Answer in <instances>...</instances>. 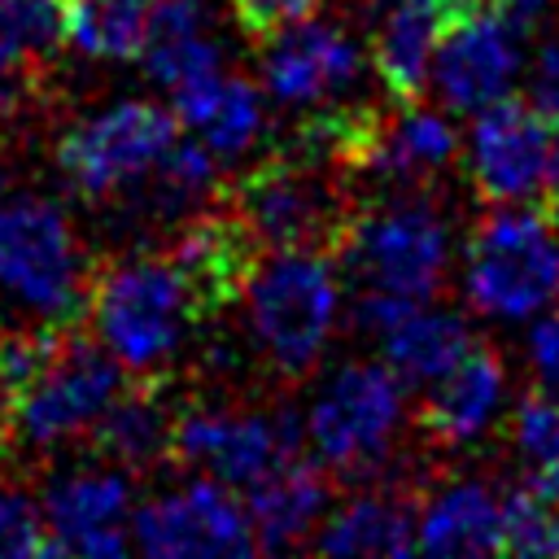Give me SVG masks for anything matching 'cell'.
<instances>
[{
  "instance_id": "obj_1",
  "label": "cell",
  "mask_w": 559,
  "mask_h": 559,
  "mask_svg": "<svg viewBox=\"0 0 559 559\" xmlns=\"http://www.w3.org/2000/svg\"><path fill=\"white\" fill-rule=\"evenodd\" d=\"M218 197L258 231L266 249H319L336 258L358 218L345 175L293 148H275L245 166L236 179L218 183Z\"/></svg>"
},
{
  "instance_id": "obj_2",
  "label": "cell",
  "mask_w": 559,
  "mask_h": 559,
  "mask_svg": "<svg viewBox=\"0 0 559 559\" xmlns=\"http://www.w3.org/2000/svg\"><path fill=\"white\" fill-rule=\"evenodd\" d=\"M87 319L131 376L166 371L183 336L205 323L166 253H135L92 271Z\"/></svg>"
},
{
  "instance_id": "obj_3",
  "label": "cell",
  "mask_w": 559,
  "mask_h": 559,
  "mask_svg": "<svg viewBox=\"0 0 559 559\" xmlns=\"http://www.w3.org/2000/svg\"><path fill=\"white\" fill-rule=\"evenodd\" d=\"M463 293L480 314L528 319L559 301V240L555 223L524 205H498L463 245Z\"/></svg>"
},
{
  "instance_id": "obj_4",
  "label": "cell",
  "mask_w": 559,
  "mask_h": 559,
  "mask_svg": "<svg viewBox=\"0 0 559 559\" xmlns=\"http://www.w3.org/2000/svg\"><path fill=\"white\" fill-rule=\"evenodd\" d=\"M336 271L332 253L319 249H275L258 262L249 280V319L266 362L284 380H301L336 323Z\"/></svg>"
},
{
  "instance_id": "obj_5",
  "label": "cell",
  "mask_w": 559,
  "mask_h": 559,
  "mask_svg": "<svg viewBox=\"0 0 559 559\" xmlns=\"http://www.w3.org/2000/svg\"><path fill=\"white\" fill-rule=\"evenodd\" d=\"M118 389V358L109 349H96L83 323H74L52 349V358L39 367V376L4 406V450H48L79 437L96 424V415L114 402Z\"/></svg>"
},
{
  "instance_id": "obj_6",
  "label": "cell",
  "mask_w": 559,
  "mask_h": 559,
  "mask_svg": "<svg viewBox=\"0 0 559 559\" xmlns=\"http://www.w3.org/2000/svg\"><path fill=\"white\" fill-rule=\"evenodd\" d=\"M0 284L52 323L87 319L92 266L66 210L44 197H17L0 210Z\"/></svg>"
},
{
  "instance_id": "obj_7",
  "label": "cell",
  "mask_w": 559,
  "mask_h": 559,
  "mask_svg": "<svg viewBox=\"0 0 559 559\" xmlns=\"http://www.w3.org/2000/svg\"><path fill=\"white\" fill-rule=\"evenodd\" d=\"M402 419V380L389 362H345L314 397L306 432L323 467L367 480L384 467Z\"/></svg>"
},
{
  "instance_id": "obj_8",
  "label": "cell",
  "mask_w": 559,
  "mask_h": 559,
  "mask_svg": "<svg viewBox=\"0 0 559 559\" xmlns=\"http://www.w3.org/2000/svg\"><path fill=\"white\" fill-rule=\"evenodd\" d=\"M336 258L349 262L362 293H393L406 301H424L441 288L450 240L437 210L397 197L380 210H358L354 231Z\"/></svg>"
},
{
  "instance_id": "obj_9",
  "label": "cell",
  "mask_w": 559,
  "mask_h": 559,
  "mask_svg": "<svg viewBox=\"0 0 559 559\" xmlns=\"http://www.w3.org/2000/svg\"><path fill=\"white\" fill-rule=\"evenodd\" d=\"M175 118L148 100H122L105 114L74 122L57 140V170L83 197H114L144 179V170L170 148Z\"/></svg>"
},
{
  "instance_id": "obj_10",
  "label": "cell",
  "mask_w": 559,
  "mask_h": 559,
  "mask_svg": "<svg viewBox=\"0 0 559 559\" xmlns=\"http://www.w3.org/2000/svg\"><path fill=\"white\" fill-rule=\"evenodd\" d=\"M559 118L542 105L498 96L476 109L467 140V179L485 205H537Z\"/></svg>"
},
{
  "instance_id": "obj_11",
  "label": "cell",
  "mask_w": 559,
  "mask_h": 559,
  "mask_svg": "<svg viewBox=\"0 0 559 559\" xmlns=\"http://www.w3.org/2000/svg\"><path fill=\"white\" fill-rule=\"evenodd\" d=\"M297 415H262V411H205L183 402L170 437V463L205 467L214 480L231 489H249L280 459L297 454Z\"/></svg>"
},
{
  "instance_id": "obj_12",
  "label": "cell",
  "mask_w": 559,
  "mask_h": 559,
  "mask_svg": "<svg viewBox=\"0 0 559 559\" xmlns=\"http://www.w3.org/2000/svg\"><path fill=\"white\" fill-rule=\"evenodd\" d=\"M131 546L157 559L179 555H253L258 537L249 511L218 485L192 480L179 493H162L131 515Z\"/></svg>"
},
{
  "instance_id": "obj_13",
  "label": "cell",
  "mask_w": 559,
  "mask_h": 559,
  "mask_svg": "<svg viewBox=\"0 0 559 559\" xmlns=\"http://www.w3.org/2000/svg\"><path fill=\"white\" fill-rule=\"evenodd\" d=\"M162 253L188 284L201 319L210 323L240 301L258 262L266 258V245L231 205H218L188 218V227H179L175 240L162 245Z\"/></svg>"
},
{
  "instance_id": "obj_14",
  "label": "cell",
  "mask_w": 559,
  "mask_h": 559,
  "mask_svg": "<svg viewBox=\"0 0 559 559\" xmlns=\"http://www.w3.org/2000/svg\"><path fill=\"white\" fill-rule=\"evenodd\" d=\"M183 402L188 397H179L170 371H144L135 380H122L114 402L92 424V459L122 472H153L170 463V437Z\"/></svg>"
},
{
  "instance_id": "obj_15",
  "label": "cell",
  "mask_w": 559,
  "mask_h": 559,
  "mask_svg": "<svg viewBox=\"0 0 559 559\" xmlns=\"http://www.w3.org/2000/svg\"><path fill=\"white\" fill-rule=\"evenodd\" d=\"M52 555H122L131 546V485L118 472H70L44 489Z\"/></svg>"
},
{
  "instance_id": "obj_16",
  "label": "cell",
  "mask_w": 559,
  "mask_h": 559,
  "mask_svg": "<svg viewBox=\"0 0 559 559\" xmlns=\"http://www.w3.org/2000/svg\"><path fill=\"white\" fill-rule=\"evenodd\" d=\"M520 70V31L498 13L454 22L437 44V92L450 109L476 114L507 96Z\"/></svg>"
},
{
  "instance_id": "obj_17",
  "label": "cell",
  "mask_w": 559,
  "mask_h": 559,
  "mask_svg": "<svg viewBox=\"0 0 559 559\" xmlns=\"http://www.w3.org/2000/svg\"><path fill=\"white\" fill-rule=\"evenodd\" d=\"M262 48V79L284 105H323L358 79L362 52L332 22H293Z\"/></svg>"
},
{
  "instance_id": "obj_18",
  "label": "cell",
  "mask_w": 559,
  "mask_h": 559,
  "mask_svg": "<svg viewBox=\"0 0 559 559\" xmlns=\"http://www.w3.org/2000/svg\"><path fill=\"white\" fill-rule=\"evenodd\" d=\"M502 389H507L502 358L493 354V345L472 341V349L419 402V411H415L419 437L432 450H459V445L476 441L489 428V419L498 415Z\"/></svg>"
},
{
  "instance_id": "obj_19",
  "label": "cell",
  "mask_w": 559,
  "mask_h": 559,
  "mask_svg": "<svg viewBox=\"0 0 559 559\" xmlns=\"http://www.w3.org/2000/svg\"><path fill=\"white\" fill-rule=\"evenodd\" d=\"M459 135L441 114H424L419 105H397V114H380L362 157L358 179H380L406 192L411 183H428L454 157Z\"/></svg>"
},
{
  "instance_id": "obj_20",
  "label": "cell",
  "mask_w": 559,
  "mask_h": 559,
  "mask_svg": "<svg viewBox=\"0 0 559 559\" xmlns=\"http://www.w3.org/2000/svg\"><path fill=\"white\" fill-rule=\"evenodd\" d=\"M332 498V480L323 463L288 454L262 480L249 485V524L258 550H293L306 546V533L323 524Z\"/></svg>"
},
{
  "instance_id": "obj_21",
  "label": "cell",
  "mask_w": 559,
  "mask_h": 559,
  "mask_svg": "<svg viewBox=\"0 0 559 559\" xmlns=\"http://www.w3.org/2000/svg\"><path fill=\"white\" fill-rule=\"evenodd\" d=\"M450 13L441 0H397L380 17L371 35V61L380 70L393 105H419L428 87V70L437 61V44L450 31Z\"/></svg>"
},
{
  "instance_id": "obj_22",
  "label": "cell",
  "mask_w": 559,
  "mask_h": 559,
  "mask_svg": "<svg viewBox=\"0 0 559 559\" xmlns=\"http://www.w3.org/2000/svg\"><path fill=\"white\" fill-rule=\"evenodd\" d=\"M314 550L328 555H406L419 550V515L415 498L402 489H371L349 498L341 511L323 515Z\"/></svg>"
},
{
  "instance_id": "obj_23",
  "label": "cell",
  "mask_w": 559,
  "mask_h": 559,
  "mask_svg": "<svg viewBox=\"0 0 559 559\" xmlns=\"http://www.w3.org/2000/svg\"><path fill=\"white\" fill-rule=\"evenodd\" d=\"M419 550L432 555H498L502 550V498L480 480H459L419 515Z\"/></svg>"
},
{
  "instance_id": "obj_24",
  "label": "cell",
  "mask_w": 559,
  "mask_h": 559,
  "mask_svg": "<svg viewBox=\"0 0 559 559\" xmlns=\"http://www.w3.org/2000/svg\"><path fill=\"white\" fill-rule=\"evenodd\" d=\"M472 328L454 310L415 306L402 323L384 332V362L397 371L402 384H432L472 349Z\"/></svg>"
},
{
  "instance_id": "obj_25",
  "label": "cell",
  "mask_w": 559,
  "mask_h": 559,
  "mask_svg": "<svg viewBox=\"0 0 559 559\" xmlns=\"http://www.w3.org/2000/svg\"><path fill=\"white\" fill-rule=\"evenodd\" d=\"M153 0H61L66 44L96 61H131L144 52Z\"/></svg>"
},
{
  "instance_id": "obj_26",
  "label": "cell",
  "mask_w": 559,
  "mask_h": 559,
  "mask_svg": "<svg viewBox=\"0 0 559 559\" xmlns=\"http://www.w3.org/2000/svg\"><path fill=\"white\" fill-rule=\"evenodd\" d=\"M61 39V0H0V79L39 83Z\"/></svg>"
},
{
  "instance_id": "obj_27",
  "label": "cell",
  "mask_w": 559,
  "mask_h": 559,
  "mask_svg": "<svg viewBox=\"0 0 559 559\" xmlns=\"http://www.w3.org/2000/svg\"><path fill=\"white\" fill-rule=\"evenodd\" d=\"M197 127H201L205 148L214 157L245 153L262 131V96H258V87L249 79H240V74H223V87H218L214 105L205 109V118Z\"/></svg>"
},
{
  "instance_id": "obj_28",
  "label": "cell",
  "mask_w": 559,
  "mask_h": 559,
  "mask_svg": "<svg viewBox=\"0 0 559 559\" xmlns=\"http://www.w3.org/2000/svg\"><path fill=\"white\" fill-rule=\"evenodd\" d=\"M502 550L507 555H559V502L533 485H515L502 498Z\"/></svg>"
},
{
  "instance_id": "obj_29",
  "label": "cell",
  "mask_w": 559,
  "mask_h": 559,
  "mask_svg": "<svg viewBox=\"0 0 559 559\" xmlns=\"http://www.w3.org/2000/svg\"><path fill=\"white\" fill-rule=\"evenodd\" d=\"M52 555L44 511L13 485H0V559Z\"/></svg>"
},
{
  "instance_id": "obj_30",
  "label": "cell",
  "mask_w": 559,
  "mask_h": 559,
  "mask_svg": "<svg viewBox=\"0 0 559 559\" xmlns=\"http://www.w3.org/2000/svg\"><path fill=\"white\" fill-rule=\"evenodd\" d=\"M140 57H144L148 79H157V83H166V87L183 83L188 74H201V70H214V66H218V48L205 39V31H201V35H179V39L144 44Z\"/></svg>"
},
{
  "instance_id": "obj_31",
  "label": "cell",
  "mask_w": 559,
  "mask_h": 559,
  "mask_svg": "<svg viewBox=\"0 0 559 559\" xmlns=\"http://www.w3.org/2000/svg\"><path fill=\"white\" fill-rule=\"evenodd\" d=\"M323 0H227L231 22L240 26L245 39L266 44L280 31H288L293 22H306Z\"/></svg>"
},
{
  "instance_id": "obj_32",
  "label": "cell",
  "mask_w": 559,
  "mask_h": 559,
  "mask_svg": "<svg viewBox=\"0 0 559 559\" xmlns=\"http://www.w3.org/2000/svg\"><path fill=\"white\" fill-rule=\"evenodd\" d=\"M528 367L537 380V393L559 402V310H550L528 332Z\"/></svg>"
},
{
  "instance_id": "obj_33",
  "label": "cell",
  "mask_w": 559,
  "mask_h": 559,
  "mask_svg": "<svg viewBox=\"0 0 559 559\" xmlns=\"http://www.w3.org/2000/svg\"><path fill=\"white\" fill-rule=\"evenodd\" d=\"M533 100L559 118V44H546L542 57H537V70H533Z\"/></svg>"
},
{
  "instance_id": "obj_34",
  "label": "cell",
  "mask_w": 559,
  "mask_h": 559,
  "mask_svg": "<svg viewBox=\"0 0 559 559\" xmlns=\"http://www.w3.org/2000/svg\"><path fill=\"white\" fill-rule=\"evenodd\" d=\"M546 9H550V0H498V4H493V13H498L502 22H511L520 35H524L528 26H537Z\"/></svg>"
},
{
  "instance_id": "obj_35",
  "label": "cell",
  "mask_w": 559,
  "mask_h": 559,
  "mask_svg": "<svg viewBox=\"0 0 559 559\" xmlns=\"http://www.w3.org/2000/svg\"><path fill=\"white\" fill-rule=\"evenodd\" d=\"M533 210H542L550 223H559V131H555L550 162H546V179H542V197H537V205H533Z\"/></svg>"
},
{
  "instance_id": "obj_36",
  "label": "cell",
  "mask_w": 559,
  "mask_h": 559,
  "mask_svg": "<svg viewBox=\"0 0 559 559\" xmlns=\"http://www.w3.org/2000/svg\"><path fill=\"white\" fill-rule=\"evenodd\" d=\"M0 454H4V424H0Z\"/></svg>"
}]
</instances>
